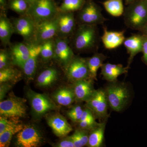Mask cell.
I'll return each instance as SVG.
<instances>
[{"label":"cell","instance_id":"cell-40","mask_svg":"<svg viewBox=\"0 0 147 147\" xmlns=\"http://www.w3.org/2000/svg\"><path fill=\"white\" fill-rule=\"evenodd\" d=\"M93 118H95V117L92 111L88 108L86 107V108L84 109V111H83L82 118H81L80 122L86 120L88 119Z\"/></svg>","mask_w":147,"mask_h":147},{"label":"cell","instance_id":"cell-37","mask_svg":"<svg viewBox=\"0 0 147 147\" xmlns=\"http://www.w3.org/2000/svg\"><path fill=\"white\" fill-rule=\"evenodd\" d=\"M9 63L8 53L5 50H1L0 53V70L8 67Z\"/></svg>","mask_w":147,"mask_h":147},{"label":"cell","instance_id":"cell-6","mask_svg":"<svg viewBox=\"0 0 147 147\" xmlns=\"http://www.w3.org/2000/svg\"><path fill=\"white\" fill-rule=\"evenodd\" d=\"M27 95L33 113L37 117H40L50 111L59 109L55 102L46 95L29 90L27 92Z\"/></svg>","mask_w":147,"mask_h":147},{"label":"cell","instance_id":"cell-14","mask_svg":"<svg viewBox=\"0 0 147 147\" xmlns=\"http://www.w3.org/2000/svg\"><path fill=\"white\" fill-rule=\"evenodd\" d=\"M47 124L54 134L59 137H63L72 131V128L66 119L59 114L56 113L47 117Z\"/></svg>","mask_w":147,"mask_h":147},{"label":"cell","instance_id":"cell-25","mask_svg":"<svg viewBox=\"0 0 147 147\" xmlns=\"http://www.w3.org/2000/svg\"><path fill=\"white\" fill-rule=\"evenodd\" d=\"M14 33L13 24L4 15L0 17V39L5 45L10 42L11 35Z\"/></svg>","mask_w":147,"mask_h":147},{"label":"cell","instance_id":"cell-38","mask_svg":"<svg viewBox=\"0 0 147 147\" xmlns=\"http://www.w3.org/2000/svg\"><path fill=\"white\" fill-rule=\"evenodd\" d=\"M57 147H74L73 140L71 137H66L62 139L55 146Z\"/></svg>","mask_w":147,"mask_h":147},{"label":"cell","instance_id":"cell-19","mask_svg":"<svg viewBox=\"0 0 147 147\" xmlns=\"http://www.w3.org/2000/svg\"><path fill=\"white\" fill-rule=\"evenodd\" d=\"M143 41V35L141 33L139 34L132 35L125 40L123 44L129 55L127 65L129 68L135 56L142 52Z\"/></svg>","mask_w":147,"mask_h":147},{"label":"cell","instance_id":"cell-30","mask_svg":"<svg viewBox=\"0 0 147 147\" xmlns=\"http://www.w3.org/2000/svg\"><path fill=\"white\" fill-rule=\"evenodd\" d=\"M85 3V0H64L59 10L62 12L79 11L83 7Z\"/></svg>","mask_w":147,"mask_h":147},{"label":"cell","instance_id":"cell-27","mask_svg":"<svg viewBox=\"0 0 147 147\" xmlns=\"http://www.w3.org/2000/svg\"><path fill=\"white\" fill-rule=\"evenodd\" d=\"M105 10L115 17L121 16L124 11L122 0H107L102 3Z\"/></svg>","mask_w":147,"mask_h":147},{"label":"cell","instance_id":"cell-21","mask_svg":"<svg viewBox=\"0 0 147 147\" xmlns=\"http://www.w3.org/2000/svg\"><path fill=\"white\" fill-rule=\"evenodd\" d=\"M13 63L23 69L30 56V48L26 44L18 43L11 47Z\"/></svg>","mask_w":147,"mask_h":147},{"label":"cell","instance_id":"cell-24","mask_svg":"<svg viewBox=\"0 0 147 147\" xmlns=\"http://www.w3.org/2000/svg\"><path fill=\"white\" fill-rule=\"evenodd\" d=\"M107 57L102 53H96L91 57L87 59V63L89 72L90 79L97 80L98 70L101 67Z\"/></svg>","mask_w":147,"mask_h":147},{"label":"cell","instance_id":"cell-12","mask_svg":"<svg viewBox=\"0 0 147 147\" xmlns=\"http://www.w3.org/2000/svg\"><path fill=\"white\" fill-rule=\"evenodd\" d=\"M12 24L14 33L20 35L27 41L33 40L36 23L31 17L26 14L14 19Z\"/></svg>","mask_w":147,"mask_h":147},{"label":"cell","instance_id":"cell-3","mask_svg":"<svg viewBox=\"0 0 147 147\" xmlns=\"http://www.w3.org/2000/svg\"><path fill=\"white\" fill-rule=\"evenodd\" d=\"M104 90L109 106L112 110L120 112L128 104L130 95L126 84L111 82Z\"/></svg>","mask_w":147,"mask_h":147},{"label":"cell","instance_id":"cell-46","mask_svg":"<svg viewBox=\"0 0 147 147\" xmlns=\"http://www.w3.org/2000/svg\"><path fill=\"white\" fill-rule=\"evenodd\" d=\"M143 1H144V2L145 4H146L147 7V0H143Z\"/></svg>","mask_w":147,"mask_h":147},{"label":"cell","instance_id":"cell-8","mask_svg":"<svg viewBox=\"0 0 147 147\" xmlns=\"http://www.w3.org/2000/svg\"><path fill=\"white\" fill-rule=\"evenodd\" d=\"M86 105L96 119L103 120L108 117L109 104L104 90H95L92 97L86 102Z\"/></svg>","mask_w":147,"mask_h":147},{"label":"cell","instance_id":"cell-43","mask_svg":"<svg viewBox=\"0 0 147 147\" xmlns=\"http://www.w3.org/2000/svg\"><path fill=\"white\" fill-rule=\"evenodd\" d=\"M138 1V0H125V3L126 5H128L129 4L134 2L136 1Z\"/></svg>","mask_w":147,"mask_h":147},{"label":"cell","instance_id":"cell-36","mask_svg":"<svg viewBox=\"0 0 147 147\" xmlns=\"http://www.w3.org/2000/svg\"><path fill=\"white\" fill-rule=\"evenodd\" d=\"M7 119L2 116L0 117V134H2L7 127L18 123V119H11L8 120Z\"/></svg>","mask_w":147,"mask_h":147},{"label":"cell","instance_id":"cell-29","mask_svg":"<svg viewBox=\"0 0 147 147\" xmlns=\"http://www.w3.org/2000/svg\"><path fill=\"white\" fill-rule=\"evenodd\" d=\"M89 131L79 128L77 129L71 137L73 140L74 147H82L88 144Z\"/></svg>","mask_w":147,"mask_h":147},{"label":"cell","instance_id":"cell-28","mask_svg":"<svg viewBox=\"0 0 147 147\" xmlns=\"http://www.w3.org/2000/svg\"><path fill=\"white\" fill-rule=\"evenodd\" d=\"M23 127L22 125L17 123L7 127L0 134V147H8L13 135L21 131Z\"/></svg>","mask_w":147,"mask_h":147},{"label":"cell","instance_id":"cell-17","mask_svg":"<svg viewBox=\"0 0 147 147\" xmlns=\"http://www.w3.org/2000/svg\"><path fill=\"white\" fill-rule=\"evenodd\" d=\"M93 81L89 79L74 82L72 88L76 100L86 102L92 97L95 90L94 88Z\"/></svg>","mask_w":147,"mask_h":147},{"label":"cell","instance_id":"cell-20","mask_svg":"<svg viewBox=\"0 0 147 147\" xmlns=\"http://www.w3.org/2000/svg\"><path fill=\"white\" fill-rule=\"evenodd\" d=\"M101 74L104 80L111 83L117 82L118 77L126 74L129 68L124 67L121 64H114L107 63H103L101 67Z\"/></svg>","mask_w":147,"mask_h":147},{"label":"cell","instance_id":"cell-11","mask_svg":"<svg viewBox=\"0 0 147 147\" xmlns=\"http://www.w3.org/2000/svg\"><path fill=\"white\" fill-rule=\"evenodd\" d=\"M42 140L39 131L34 127L30 125L24 127L16 136V144L21 147H38Z\"/></svg>","mask_w":147,"mask_h":147},{"label":"cell","instance_id":"cell-18","mask_svg":"<svg viewBox=\"0 0 147 147\" xmlns=\"http://www.w3.org/2000/svg\"><path fill=\"white\" fill-rule=\"evenodd\" d=\"M103 30L101 40L106 49H115L123 44L125 39V30L121 31H109L105 26L103 27Z\"/></svg>","mask_w":147,"mask_h":147},{"label":"cell","instance_id":"cell-39","mask_svg":"<svg viewBox=\"0 0 147 147\" xmlns=\"http://www.w3.org/2000/svg\"><path fill=\"white\" fill-rule=\"evenodd\" d=\"M143 35V41L142 51L143 56L142 57V61L145 64L147 65V35Z\"/></svg>","mask_w":147,"mask_h":147},{"label":"cell","instance_id":"cell-23","mask_svg":"<svg viewBox=\"0 0 147 147\" xmlns=\"http://www.w3.org/2000/svg\"><path fill=\"white\" fill-rule=\"evenodd\" d=\"M53 98L58 104L65 106L71 105L76 100L73 89L68 88L59 89L54 94Z\"/></svg>","mask_w":147,"mask_h":147},{"label":"cell","instance_id":"cell-10","mask_svg":"<svg viewBox=\"0 0 147 147\" xmlns=\"http://www.w3.org/2000/svg\"><path fill=\"white\" fill-rule=\"evenodd\" d=\"M65 69L67 76L72 83L90 79L87 59L74 56Z\"/></svg>","mask_w":147,"mask_h":147},{"label":"cell","instance_id":"cell-42","mask_svg":"<svg viewBox=\"0 0 147 147\" xmlns=\"http://www.w3.org/2000/svg\"><path fill=\"white\" fill-rule=\"evenodd\" d=\"M139 32L142 34L147 35V24Z\"/></svg>","mask_w":147,"mask_h":147},{"label":"cell","instance_id":"cell-16","mask_svg":"<svg viewBox=\"0 0 147 147\" xmlns=\"http://www.w3.org/2000/svg\"><path fill=\"white\" fill-rule=\"evenodd\" d=\"M30 48V56L24 65L23 69L28 81H31L34 78L36 71L37 61L40 55L42 44H36L32 42L28 44Z\"/></svg>","mask_w":147,"mask_h":147},{"label":"cell","instance_id":"cell-33","mask_svg":"<svg viewBox=\"0 0 147 147\" xmlns=\"http://www.w3.org/2000/svg\"><path fill=\"white\" fill-rule=\"evenodd\" d=\"M11 9L19 13H26L29 5L26 0H12L9 5Z\"/></svg>","mask_w":147,"mask_h":147},{"label":"cell","instance_id":"cell-22","mask_svg":"<svg viewBox=\"0 0 147 147\" xmlns=\"http://www.w3.org/2000/svg\"><path fill=\"white\" fill-rule=\"evenodd\" d=\"M106 123H100L99 125L90 131L88 142L87 146L89 147L102 146L104 138Z\"/></svg>","mask_w":147,"mask_h":147},{"label":"cell","instance_id":"cell-35","mask_svg":"<svg viewBox=\"0 0 147 147\" xmlns=\"http://www.w3.org/2000/svg\"><path fill=\"white\" fill-rule=\"evenodd\" d=\"M100 123L96 121L95 118L88 119L79 123V128L89 131L99 125Z\"/></svg>","mask_w":147,"mask_h":147},{"label":"cell","instance_id":"cell-41","mask_svg":"<svg viewBox=\"0 0 147 147\" xmlns=\"http://www.w3.org/2000/svg\"><path fill=\"white\" fill-rule=\"evenodd\" d=\"M1 95H0V99H1V101L2 100H3V98L5 97V96L7 92L9 90V88H10L11 86L10 85H9L7 84H1Z\"/></svg>","mask_w":147,"mask_h":147},{"label":"cell","instance_id":"cell-44","mask_svg":"<svg viewBox=\"0 0 147 147\" xmlns=\"http://www.w3.org/2000/svg\"><path fill=\"white\" fill-rule=\"evenodd\" d=\"M27 2L28 3L29 6L31 5L33 3L35 2L37 0H26Z\"/></svg>","mask_w":147,"mask_h":147},{"label":"cell","instance_id":"cell-5","mask_svg":"<svg viewBox=\"0 0 147 147\" xmlns=\"http://www.w3.org/2000/svg\"><path fill=\"white\" fill-rule=\"evenodd\" d=\"M26 99L11 95L6 100L0 102L1 116L18 119L25 117L26 113Z\"/></svg>","mask_w":147,"mask_h":147},{"label":"cell","instance_id":"cell-26","mask_svg":"<svg viewBox=\"0 0 147 147\" xmlns=\"http://www.w3.org/2000/svg\"><path fill=\"white\" fill-rule=\"evenodd\" d=\"M58 72L56 69L49 68L42 71L38 77L36 84L40 87H47L52 85L57 80Z\"/></svg>","mask_w":147,"mask_h":147},{"label":"cell","instance_id":"cell-45","mask_svg":"<svg viewBox=\"0 0 147 147\" xmlns=\"http://www.w3.org/2000/svg\"><path fill=\"white\" fill-rule=\"evenodd\" d=\"M0 4L2 6H3L5 5V0H0Z\"/></svg>","mask_w":147,"mask_h":147},{"label":"cell","instance_id":"cell-9","mask_svg":"<svg viewBox=\"0 0 147 147\" xmlns=\"http://www.w3.org/2000/svg\"><path fill=\"white\" fill-rule=\"evenodd\" d=\"M58 31L57 15L51 19L36 23L34 41L32 42L42 44L53 39L57 34Z\"/></svg>","mask_w":147,"mask_h":147},{"label":"cell","instance_id":"cell-31","mask_svg":"<svg viewBox=\"0 0 147 147\" xmlns=\"http://www.w3.org/2000/svg\"><path fill=\"white\" fill-rule=\"evenodd\" d=\"M20 73L17 69L9 67L1 69L0 71V83H3L15 80L18 78Z\"/></svg>","mask_w":147,"mask_h":147},{"label":"cell","instance_id":"cell-1","mask_svg":"<svg viewBox=\"0 0 147 147\" xmlns=\"http://www.w3.org/2000/svg\"><path fill=\"white\" fill-rule=\"evenodd\" d=\"M72 35V47L76 52L98 49L101 37L97 26L79 24Z\"/></svg>","mask_w":147,"mask_h":147},{"label":"cell","instance_id":"cell-2","mask_svg":"<svg viewBox=\"0 0 147 147\" xmlns=\"http://www.w3.org/2000/svg\"><path fill=\"white\" fill-rule=\"evenodd\" d=\"M123 15L125 26L131 30L140 31L147 24V7L143 0L128 5Z\"/></svg>","mask_w":147,"mask_h":147},{"label":"cell","instance_id":"cell-7","mask_svg":"<svg viewBox=\"0 0 147 147\" xmlns=\"http://www.w3.org/2000/svg\"><path fill=\"white\" fill-rule=\"evenodd\" d=\"M79 24L89 25H102L107 19L101 12V9L93 1L85 3L78 14Z\"/></svg>","mask_w":147,"mask_h":147},{"label":"cell","instance_id":"cell-13","mask_svg":"<svg viewBox=\"0 0 147 147\" xmlns=\"http://www.w3.org/2000/svg\"><path fill=\"white\" fill-rule=\"evenodd\" d=\"M57 18V34L63 38L72 35L76 28L74 12H60L58 13Z\"/></svg>","mask_w":147,"mask_h":147},{"label":"cell","instance_id":"cell-32","mask_svg":"<svg viewBox=\"0 0 147 147\" xmlns=\"http://www.w3.org/2000/svg\"><path fill=\"white\" fill-rule=\"evenodd\" d=\"M55 41L53 39L47 40L42 43L40 55L44 61H48L54 57Z\"/></svg>","mask_w":147,"mask_h":147},{"label":"cell","instance_id":"cell-15","mask_svg":"<svg viewBox=\"0 0 147 147\" xmlns=\"http://www.w3.org/2000/svg\"><path fill=\"white\" fill-rule=\"evenodd\" d=\"M55 41V57L66 67L74 57L73 50L69 45L67 40L63 38H56Z\"/></svg>","mask_w":147,"mask_h":147},{"label":"cell","instance_id":"cell-34","mask_svg":"<svg viewBox=\"0 0 147 147\" xmlns=\"http://www.w3.org/2000/svg\"><path fill=\"white\" fill-rule=\"evenodd\" d=\"M84 109L81 105H75L69 110L67 115L73 122L79 123L82 118Z\"/></svg>","mask_w":147,"mask_h":147},{"label":"cell","instance_id":"cell-4","mask_svg":"<svg viewBox=\"0 0 147 147\" xmlns=\"http://www.w3.org/2000/svg\"><path fill=\"white\" fill-rule=\"evenodd\" d=\"M58 11L52 0H37L29 6L26 14L36 24L54 18L57 15Z\"/></svg>","mask_w":147,"mask_h":147}]
</instances>
